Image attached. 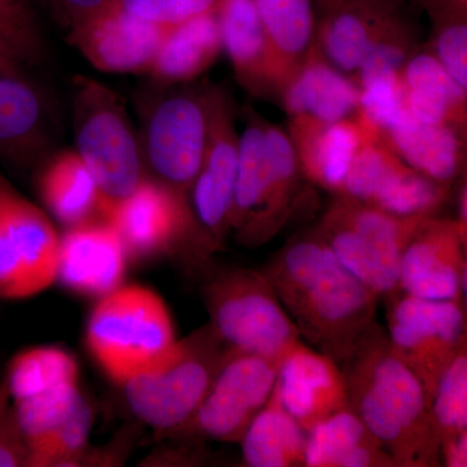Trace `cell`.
Here are the masks:
<instances>
[{
  "mask_svg": "<svg viewBox=\"0 0 467 467\" xmlns=\"http://www.w3.org/2000/svg\"><path fill=\"white\" fill-rule=\"evenodd\" d=\"M400 82L405 109L417 121L466 126L467 91L451 78L431 52L418 50L409 58Z\"/></svg>",
  "mask_w": 467,
  "mask_h": 467,
  "instance_id": "83f0119b",
  "label": "cell"
},
{
  "mask_svg": "<svg viewBox=\"0 0 467 467\" xmlns=\"http://www.w3.org/2000/svg\"><path fill=\"white\" fill-rule=\"evenodd\" d=\"M361 90L350 77L334 67L313 45L303 66L279 94V101L290 117H306L331 122L358 119Z\"/></svg>",
  "mask_w": 467,
  "mask_h": 467,
  "instance_id": "603a6c76",
  "label": "cell"
},
{
  "mask_svg": "<svg viewBox=\"0 0 467 467\" xmlns=\"http://www.w3.org/2000/svg\"><path fill=\"white\" fill-rule=\"evenodd\" d=\"M167 304L142 285H125L101 297L86 326V344L109 380L122 386L173 344Z\"/></svg>",
  "mask_w": 467,
  "mask_h": 467,
  "instance_id": "8992f818",
  "label": "cell"
},
{
  "mask_svg": "<svg viewBox=\"0 0 467 467\" xmlns=\"http://www.w3.org/2000/svg\"><path fill=\"white\" fill-rule=\"evenodd\" d=\"M451 189L409 167L379 137H368L337 196L396 217H435L450 199Z\"/></svg>",
  "mask_w": 467,
  "mask_h": 467,
  "instance_id": "4fadbf2b",
  "label": "cell"
},
{
  "mask_svg": "<svg viewBox=\"0 0 467 467\" xmlns=\"http://www.w3.org/2000/svg\"><path fill=\"white\" fill-rule=\"evenodd\" d=\"M128 256L119 234L106 220L69 227L58 245L57 278L86 297L107 296L121 287Z\"/></svg>",
  "mask_w": 467,
  "mask_h": 467,
  "instance_id": "ffe728a7",
  "label": "cell"
},
{
  "mask_svg": "<svg viewBox=\"0 0 467 467\" xmlns=\"http://www.w3.org/2000/svg\"><path fill=\"white\" fill-rule=\"evenodd\" d=\"M223 50L216 8L169 27L149 75L156 84L192 81L216 61Z\"/></svg>",
  "mask_w": 467,
  "mask_h": 467,
  "instance_id": "f1b7e54d",
  "label": "cell"
},
{
  "mask_svg": "<svg viewBox=\"0 0 467 467\" xmlns=\"http://www.w3.org/2000/svg\"><path fill=\"white\" fill-rule=\"evenodd\" d=\"M239 442L245 466H304L306 431L285 410L275 389Z\"/></svg>",
  "mask_w": 467,
  "mask_h": 467,
  "instance_id": "4dcf8cb0",
  "label": "cell"
},
{
  "mask_svg": "<svg viewBox=\"0 0 467 467\" xmlns=\"http://www.w3.org/2000/svg\"><path fill=\"white\" fill-rule=\"evenodd\" d=\"M287 133L306 180L334 196L342 192L350 164L365 138L378 134L358 119L326 124L306 117H290Z\"/></svg>",
  "mask_w": 467,
  "mask_h": 467,
  "instance_id": "44dd1931",
  "label": "cell"
},
{
  "mask_svg": "<svg viewBox=\"0 0 467 467\" xmlns=\"http://www.w3.org/2000/svg\"><path fill=\"white\" fill-rule=\"evenodd\" d=\"M91 425V408L84 400L36 450L30 453L29 466L76 465L86 450Z\"/></svg>",
  "mask_w": 467,
  "mask_h": 467,
  "instance_id": "e575fe53",
  "label": "cell"
},
{
  "mask_svg": "<svg viewBox=\"0 0 467 467\" xmlns=\"http://www.w3.org/2000/svg\"><path fill=\"white\" fill-rule=\"evenodd\" d=\"M0 41L26 64L43 55L41 29L32 9L24 0H0Z\"/></svg>",
  "mask_w": 467,
  "mask_h": 467,
  "instance_id": "8d00e7d4",
  "label": "cell"
},
{
  "mask_svg": "<svg viewBox=\"0 0 467 467\" xmlns=\"http://www.w3.org/2000/svg\"><path fill=\"white\" fill-rule=\"evenodd\" d=\"M409 14V0H344L317 17L316 45L353 78L370 48Z\"/></svg>",
  "mask_w": 467,
  "mask_h": 467,
  "instance_id": "d6986e66",
  "label": "cell"
},
{
  "mask_svg": "<svg viewBox=\"0 0 467 467\" xmlns=\"http://www.w3.org/2000/svg\"><path fill=\"white\" fill-rule=\"evenodd\" d=\"M142 97L140 134L147 175L189 198L201 171L208 134L207 85L173 88Z\"/></svg>",
  "mask_w": 467,
  "mask_h": 467,
  "instance_id": "ba28073f",
  "label": "cell"
},
{
  "mask_svg": "<svg viewBox=\"0 0 467 467\" xmlns=\"http://www.w3.org/2000/svg\"><path fill=\"white\" fill-rule=\"evenodd\" d=\"M223 50L232 61L236 81L254 97L276 99L265 33L254 0H218Z\"/></svg>",
  "mask_w": 467,
  "mask_h": 467,
  "instance_id": "d4e9b609",
  "label": "cell"
},
{
  "mask_svg": "<svg viewBox=\"0 0 467 467\" xmlns=\"http://www.w3.org/2000/svg\"><path fill=\"white\" fill-rule=\"evenodd\" d=\"M350 409L362 420L396 467L441 465L422 383L391 348L382 326L374 322L339 364Z\"/></svg>",
  "mask_w": 467,
  "mask_h": 467,
  "instance_id": "7a4b0ae2",
  "label": "cell"
},
{
  "mask_svg": "<svg viewBox=\"0 0 467 467\" xmlns=\"http://www.w3.org/2000/svg\"><path fill=\"white\" fill-rule=\"evenodd\" d=\"M229 353L211 325L199 328L122 384L129 407L156 431L183 429Z\"/></svg>",
  "mask_w": 467,
  "mask_h": 467,
  "instance_id": "5b68a950",
  "label": "cell"
},
{
  "mask_svg": "<svg viewBox=\"0 0 467 467\" xmlns=\"http://www.w3.org/2000/svg\"><path fill=\"white\" fill-rule=\"evenodd\" d=\"M343 2L344 0H315L316 14H318V17L324 16V15Z\"/></svg>",
  "mask_w": 467,
  "mask_h": 467,
  "instance_id": "ee69618b",
  "label": "cell"
},
{
  "mask_svg": "<svg viewBox=\"0 0 467 467\" xmlns=\"http://www.w3.org/2000/svg\"><path fill=\"white\" fill-rule=\"evenodd\" d=\"M131 260L155 259L192 244L202 256L189 198L146 175L106 217Z\"/></svg>",
  "mask_w": 467,
  "mask_h": 467,
  "instance_id": "5bb4252c",
  "label": "cell"
},
{
  "mask_svg": "<svg viewBox=\"0 0 467 467\" xmlns=\"http://www.w3.org/2000/svg\"><path fill=\"white\" fill-rule=\"evenodd\" d=\"M430 217H396L335 196L316 230L347 269L380 297L399 290L402 254Z\"/></svg>",
  "mask_w": 467,
  "mask_h": 467,
  "instance_id": "9c48e42d",
  "label": "cell"
},
{
  "mask_svg": "<svg viewBox=\"0 0 467 467\" xmlns=\"http://www.w3.org/2000/svg\"><path fill=\"white\" fill-rule=\"evenodd\" d=\"M45 2L51 3V5H52V2H54V0H45Z\"/></svg>",
  "mask_w": 467,
  "mask_h": 467,
  "instance_id": "f6af8a7d",
  "label": "cell"
},
{
  "mask_svg": "<svg viewBox=\"0 0 467 467\" xmlns=\"http://www.w3.org/2000/svg\"><path fill=\"white\" fill-rule=\"evenodd\" d=\"M245 117L244 131L239 135L230 232L242 245L260 247L287 225L306 177L287 131L252 109Z\"/></svg>",
  "mask_w": 467,
  "mask_h": 467,
  "instance_id": "3957f363",
  "label": "cell"
},
{
  "mask_svg": "<svg viewBox=\"0 0 467 467\" xmlns=\"http://www.w3.org/2000/svg\"><path fill=\"white\" fill-rule=\"evenodd\" d=\"M275 391L285 410L306 432L326 418L350 408L339 364L301 340L282 358Z\"/></svg>",
  "mask_w": 467,
  "mask_h": 467,
  "instance_id": "ac0fdd59",
  "label": "cell"
},
{
  "mask_svg": "<svg viewBox=\"0 0 467 467\" xmlns=\"http://www.w3.org/2000/svg\"><path fill=\"white\" fill-rule=\"evenodd\" d=\"M379 138L405 164L436 182L453 186L465 174L466 126L422 124L404 109Z\"/></svg>",
  "mask_w": 467,
  "mask_h": 467,
  "instance_id": "7402d4cb",
  "label": "cell"
},
{
  "mask_svg": "<svg viewBox=\"0 0 467 467\" xmlns=\"http://www.w3.org/2000/svg\"><path fill=\"white\" fill-rule=\"evenodd\" d=\"M168 29L135 16L121 0H107L99 11L70 27L67 41L97 69L144 75L150 73Z\"/></svg>",
  "mask_w": 467,
  "mask_h": 467,
  "instance_id": "2e32d148",
  "label": "cell"
},
{
  "mask_svg": "<svg viewBox=\"0 0 467 467\" xmlns=\"http://www.w3.org/2000/svg\"><path fill=\"white\" fill-rule=\"evenodd\" d=\"M279 364L230 350L192 420V429L218 441L238 442L275 389Z\"/></svg>",
  "mask_w": 467,
  "mask_h": 467,
  "instance_id": "9a60e30c",
  "label": "cell"
},
{
  "mask_svg": "<svg viewBox=\"0 0 467 467\" xmlns=\"http://www.w3.org/2000/svg\"><path fill=\"white\" fill-rule=\"evenodd\" d=\"M85 399L78 383H67L27 400L14 402L21 434L30 453L67 420Z\"/></svg>",
  "mask_w": 467,
  "mask_h": 467,
  "instance_id": "d6a6232c",
  "label": "cell"
},
{
  "mask_svg": "<svg viewBox=\"0 0 467 467\" xmlns=\"http://www.w3.org/2000/svg\"><path fill=\"white\" fill-rule=\"evenodd\" d=\"M29 466V451L18 426L7 384L0 382V467Z\"/></svg>",
  "mask_w": 467,
  "mask_h": 467,
  "instance_id": "f35d334b",
  "label": "cell"
},
{
  "mask_svg": "<svg viewBox=\"0 0 467 467\" xmlns=\"http://www.w3.org/2000/svg\"><path fill=\"white\" fill-rule=\"evenodd\" d=\"M441 460L447 467L467 466V432L441 441Z\"/></svg>",
  "mask_w": 467,
  "mask_h": 467,
  "instance_id": "60d3db41",
  "label": "cell"
},
{
  "mask_svg": "<svg viewBox=\"0 0 467 467\" xmlns=\"http://www.w3.org/2000/svg\"><path fill=\"white\" fill-rule=\"evenodd\" d=\"M420 5H423L429 11L430 16L432 15L439 14V12L445 11L450 8H463V5H460L456 0H417Z\"/></svg>",
  "mask_w": 467,
  "mask_h": 467,
  "instance_id": "7bdbcfd3",
  "label": "cell"
},
{
  "mask_svg": "<svg viewBox=\"0 0 467 467\" xmlns=\"http://www.w3.org/2000/svg\"><path fill=\"white\" fill-rule=\"evenodd\" d=\"M58 238L42 209L0 173V299L24 300L57 279Z\"/></svg>",
  "mask_w": 467,
  "mask_h": 467,
  "instance_id": "8fae6325",
  "label": "cell"
},
{
  "mask_svg": "<svg viewBox=\"0 0 467 467\" xmlns=\"http://www.w3.org/2000/svg\"><path fill=\"white\" fill-rule=\"evenodd\" d=\"M429 409L441 444L445 439L467 432V347L442 371Z\"/></svg>",
  "mask_w": 467,
  "mask_h": 467,
  "instance_id": "836d02e7",
  "label": "cell"
},
{
  "mask_svg": "<svg viewBox=\"0 0 467 467\" xmlns=\"http://www.w3.org/2000/svg\"><path fill=\"white\" fill-rule=\"evenodd\" d=\"M24 66L26 63L0 41V73L24 72Z\"/></svg>",
  "mask_w": 467,
  "mask_h": 467,
  "instance_id": "b9f144b4",
  "label": "cell"
},
{
  "mask_svg": "<svg viewBox=\"0 0 467 467\" xmlns=\"http://www.w3.org/2000/svg\"><path fill=\"white\" fill-rule=\"evenodd\" d=\"M76 152L91 171L99 192V217L128 198L147 175L140 134L125 101L109 86L78 76L73 94Z\"/></svg>",
  "mask_w": 467,
  "mask_h": 467,
  "instance_id": "277c9868",
  "label": "cell"
},
{
  "mask_svg": "<svg viewBox=\"0 0 467 467\" xmlns=\"http://www.w3.org/2000/svg\"><path fill=\"white\" fill-rule=\"evenodd\" d=\"M211 325L233 352L281 364L297 342V330L261 270L227 267L212 273L202 287Z\"/></svg>",
  "mask_w": 467,
  "mask_h": 467,
  "instance_id": "52a82bcc",
  "label": "cell"
},
{
  "mask_svg": "<svg viewBox=\"0 0 467 467\" xmlns=\"http://www.w3.org/2000/svg\"><path fill=\"white\" fill-rule=\"evenodd\" d=\"M466 229L456 220L426 218L402 254L399 290L432 300L465 301Z\"/></svg>",
  "mask_w": 467,
  "mask_h": 467,
  "instance_id": "e0dca14e",
  "label": "cell"
},
{
  "mask_svg": "<svg viewBox=\"0 0 467 467\" xmlns=\"http://www.w3.org/2000/svg\"><path fill=\"white\" fill-rule=\"evenodd\" d=\"M5 382L12 401L20 402L63 384L78 383V365L57 347L24 349L9 362Z\"/></svg>",
  "mask_w": 467,
  "mask_h": 467,
  "instance_id": "1f68e13d",
  "label": "cell"
},
{
  "mask_svg": "<svg viewBox=\"0 0 467 467\" xmlns=\"http://www.w3.org/2000/svg\"><path fill=\"white\" fill-rule=\"evenodd\" d=\"M106 3L107 0H54L52 5L64 26L70 29L99 11Z\"/></svg>",
  "mask_w": 467,
  "mask_h": 467,
  "instance_id": "ab89813d",
  "label": "cell"
},
{
  "mask_svg": "<svg viewBox=\"0 0 467 467\" xmlns=\"http://www.w3.org/2000/svg\"><path fill=\"white\" fill-rule=\"evenodd\" d=\"M261 272L301 337L337 364L377 321L379 296L340 263L316 229L292 238Z\"/></svg>",
  "mask_w": 467,
  "mask_h": 467,
  "instance_id": "6da1fadb",
  "label": "cell"
},
{
  "mask_svg": "<svg viewBox=\"0 0 467 467\" xmlns=\"http://www.w3.org/2000/svg\"><path fill=\"white\" fill-rule=\"evenodd\" d=\"M387 306L391 348L416 374L430 402L442 371L466 347L465 303L398 291L387 297Z\"/></svg>",
  "mask_w": 467,
  "mask_h": 467,
  "instance_id": "30bf717a",
  "label": "cell"
},
{
  "mask_svg": "<svg viewBox=\"0 0 467 467\" xmlns=\"http://www.w3.org/2000/svg\"><path fill=\"white\" fill-rule=\"evenodd\" d=\"M51 109L41 88L24 72L0 73V156L33 164L50 144Z\"/></svg>",
  "mask_w": 467,
  "mask_h": 467,
  "instance_id": "cb8c5ba5",
  "label": "cell"
},
{
  "mask_svg": "<svg viewBox=\"0 0 467 467\" xmlns=\"http://www.w3.org/2000/svg\"><path fill=\"white\" fill-rule=\"evenodd\" d=\"M36 187L46 207L67 227L99 216L97 182L76 150H61L47 160L38 171Z\"/></svg>",
  "mask_w": 467,
  "mask_h": 467,
  "instance_id": "f546056e",
  "label": "cell"
},
{
  "mask_svg": "<svg viewBox=\"0 0 467 467\" xmlns=\"http://www.w3.org/2000/svg\"><path fill=\"white\" fill-rule=\"evenodd\" d=\"M434 20L431 52L451 78L467 91L466 9L451 8L431 16Z\"/></svg>",
  "mask_w": 467,
  "mask_h": 467,
  "instance_id": "d590c367",
  "label": "cell"
},
{
  "mask_svg": "<svg viewBox=\"0 0 467 467\" xmlns=\"http://www.w3.org/2000/svg\"><path fill=\"white\" fill-rule=\"evenodd\" d=\"M269 51L273 84L282 88L303 66L316 42L315 0H254Z\"/></svg>",
  "mask_w": 467,
  "mask_h": 467,
  "instance_id": "484cf974",
  "label": "cell"
},
{
  "mask_svg": "<svg viewBox=\"0 0 467 467\" xmlns=\"http://www.w3.org/2000/svg\"><path fill=\"white\" fill-rule=\"evenodd\" d=\"M208 134L204 159L189 192L202 254L223 248L230 220L239 160L235 106L223 86L207 85Z\"/></svg>",
  "mask_w": 467,
  "mask_h": 467,
  "instance_id": "7c38bea8",
  "label": "cell"
},
{
  "mask_svg": "<svg viewBox=\"0 0 467 467\" xmlns=\"http://www.w3.org/2000/svg\"><path fill=\"white\" fill-rule=\"evenodd\" d=\"M135 16L162 26H175L217 7L218 0H121Z\"/></svg>",
  "mask_w": 467,
  "mask_h": 467,
  "instance_id": "74e56055",
  "label": "cell"
},
{
  "mask_svg": "<svg viewBox=\"0 0 467 467\" xmlns=\"http://www.w3.org/2000/svg\"><path fill=\"white\" fill-rule=\"evenodd\" d=\"M304 466L396 467V463L349 408L306 432Z\"/></svg>",
  "mask_w": 467,
  "mask_h": 467,
  "instance_id": "4316f807",
  "label": "cell"
}]
</instances>
